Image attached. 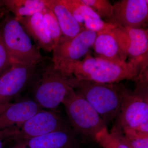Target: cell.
Returning <instances> with one entry per match:
<instances>
[{"label":"cell","mask_w":148,"mask_h":148,"mask_svg":"<svg viewBox=\"0 0 148 148\" xmlns=\"http://www.w3.org/2000/svg\"><path fill=\"white\" fill-rule=\"evenodd\" d=\"M140 71L139 67L130 61L114 63L93 57L89 51L82 60L72 66L71 77L74 75L79 79L113 84L125 79L137 80Z\"/></svg>","instance_id":"cell-1"},{"label":"cell","mask_w":148,"mask_h":148,"mask_svg":"<svg viewBox=\"0 0 148 148\" xmlns=\"http://www.w3.org/2000/svg\"><path fill=\"white\" fill-rule=\"evenodd\" d=\"M67 80L74 90L90 103L107 124L114 121L121 103L125 87L123 85L95 82L73 76L68 78Z\"/></svg>","instance_id":"cell-2"},{"label":"cell","mask_w":148,"mask_h":148,"mask_svg":"<svg viewBox=\"0 0 148 148\" xmlns=\"http://www.w3.org/2000/svg\"><path fill=\"white\" fill-rule=\"evenodd\" d=\"M0 34L13 63L38 65L48 61L14 15L8 13L0 25Z\"/></svg>","instance_id":"cell-3"},{"label":"cell","mask_w":148,"mask_h":148,"mask_svg":"<svg viewBox=\"0 0 148 148\" xmlns=\"http://www.w3.org/2000/svg\"><path fill=\"white\" fill-rule=\"evenodd\" d=\"M41 64L31 84L33 100L42 108L53 111L73 88L52 62L44 66Z\"/></svg>","instance_id":"cell-4"},{"label":"cell","mask_w":148,"mask_h":148,"mask_svg":"<svg viewBox=\"0 0 148 148\" xmlns=\"http://www.w3.org/2000/svg\"><path fill=\"white\" fill-rule=\"evenodd\" d=\"M70 124L77 133L94 139L95 134L107 127L94 108L73 88L62 101Z\"/></svg>","instance_id":"cell-5"},{"label":"cell","mask_w":148,"mask_h":148,"mask_svg":"<svg viewBox=\"0 0 148 148\" xmlns=\"http://www.w3.org/2000/svg\"><path fill=\"white\" fill-rule=\"evenodd\" d=\"M97 35L92 31L84 30L72 38L61 37L52 50L54 68L66 78L70 77L72 66L89 52Z\"/></svg>","instance_id":"cell-6"},{"label":"cell","mask_w":148,"mask_h":148,"mask_svg":"<svg viewBox=\"0 0 148 148\" xmlns=\"http://www.w3.org/2000/svg\"><path fill=\"white\" fill-rule=\"evenodd\" d=\"M70 127L59 114L42 110L18 127L0 130V135L6 142L15 143Z\"/></svg>","instance_id":"cell-7"},{"label":"cell","mask_w":148,"mask_h":148,"mask_svg":"<svg viewBox=\"0 0 148 148\" xmlns=\"http://www.w3.org/2000/svg\"><path fill=\"white\" fill-rule=\"evenodd\" d=\"M112 35L129 61L137 65L140 73L148 71V30L116 26L107 31Z\"/></svg>","instance_id":"cell-8"},{"label":"cell","mask_w":148,"mask_h":148,"mask_svg":"<svg viewBox=\"0 0 148 148\" xmlns=\"http://www.w3.org/2000/svg\"><path fill=\"white\" fill-rule=\"evenodd\" d=\"M148 114V93L132 92L124 87L111 132L123 134L125 130L135 129Z\"/></svg>","instance_id":"cell-9"},{"label":"cell","mask_w":148,"mask_h":148,"mask_svg":"<svg viewBox=\"0 0 148 148\" xmlns=\"http://www.w3.org/2000/svg\"><path fill=\"white\" fill-rule=\"evenodd\" d=\"M41 64H12L0 76V104L11 103L31 84Z\"/></svg>","instance_id":"cell-10"},{"label":"cell","mask_w":148,"mask_h":148,"mask_svg":"<svg viewBox=\"0 0 148 148\" xmlns=\"http://www.w3.org/2000/svg\"><path fill=\"white\" fill-rule=\"evenodd\" d=\"M110 24L116 26L143 28L148 21V0H121L115 3Z\"/></svg>","instance_id":"cell-11"},{"label":"cell","mask_w":148,"mask_h":148,"mask_svg":"<svg viewBox=\"0 0 148 148\" xmlns=\"http://www.w3.org/2000/svg\"><path fill=\"white\" fill-rule=\"evenodd\" d=\"M76 134L71 127L15 142L9 148H77Z\"/></svg>","instance_id":"cell-12"},{"label":"cell","mask_w":148,"mask_h":148,"mask_svg":"<svg viewBox=\"0 0 148 148\" xmlns=\"http://www.w3.org/2000/svg\"><path fill=\"white\" fill-rule=\"evenodd\" d=\"M76 20L85 30L97 33L107 32L115 25L103 21L92 9L81 0H61Z\"/></svg>","instance_id":"cell-13"},{"label":"cell","mask_w":148,"mask_h":148,"mask_svg":"<svg viewBox=\"0 0 148 148\" xmlns=\"http://www.w3.org/2000/svg\"><path fill=\"white\" fill-rule=\"evenodd\" d=\"M42 110L33 99L12 103L0 115V130L18 127Z\"/></svg>","instance_id":"cell-14"},{"label":"cell","mask_w":148,"mask_h":148,"mask_svg":"<svg viewBox=\"0 0 148 148\" xmlns=\"http://www.w3.org/2000/svg\"><path fill=\"white\" fill-rule=\"evenodd\" d=\"M17 20L30 38L34 40L37 47L47 52L52 51L54 45L45 25L42 12Z\"/></svg>","instance_id":"cell-15"},{"label":"cell","mask_w":148,"mask_h":148,"mask_svg":"<svg viewBox=\"0 0 148 148\" xmlns=\"http://www.w3.org/2000/svg\"><path fill=\"white\" fill-rule=\"evenodd\" d=\"M92 47L97 58L114 63L127 61V56L114 37L109 32L98 33Z\"/></svg>","instance_id":"cell-16"},{"label":"cell","mask_w":148,"mask_h":148,"mask_svg":"<svg viewBox=\"0 0 148 148\" xmlns=\"http://www.w3.org/2000/svg\"><path fill=\"white\" fill-rule=\"evenodd\" d=\"M46 6L52 11L61 29L62 36L72 38L84 31L61 0H45Z\"/></svg>","instance_id":"cell-17"},{"label":"cell","mask_w":148,"mask_h":148,"mask_svg":"<svg viewBox=\"0 0 148 148\" xmlns=\"http://www.w3.org/2000/svg\"><path fill=\"white\" fill-rule=\"evenodd\" d=\"M3 2L16 19L42 12L47 8L45 0H3Z\"/></svg>","instance_id":"cell-18"},{"label":"cell","mask_w":148,"mask_h":148,"mask_svg":"<svg viewBox=\"0 0 148 148\" xmlns=\"http://www.w3.org/2000/svg\"><path fill=\"white\" fill-rule=\"evenodd\" d=\"M94 140L102 148H130L122 134L110 132L107 127L97 132Z\"/></svg>","instance_id":"cell-19"},{"label":"cell","mask_w":148,"mask_h":148,"mask_svg":"<svg viewBox=\"0 0 148 148\" xmlns=\"http://www.w3.org/2000/svg\"><path fill=\"white\" fill-rule=\"evenodd\" d=\"M92 9L105 22L110 24L112 19L113 6L108 0H81Z\"/></svg>","instance_id":"cell-20"},{"label":"cell","mask_w":148,"mask_h":148,"mask_svg":"<svg viewBox=\"0 0 148 148\" xmlns=\"http://www.w3.org/2000/svg\"><path fill=\"white\" fill-rule=\"evenodd\" d=\"M42 14L46 28L54 46L62 37L61 29L55 15L49 8L47 7Z\"/></svg>","instance_id":"cell-21"},{"label":"cell","mask_w":148,"mask_h":148,"mask_svg":"<svg viewBox=\"0 0 148 148\" xmlns=\"http://www.w3.org/2000/svg\"><path fill=\"white\" fill-rule=\"evenodd\" d=\"M122 135L133 148H148V134L141 133L135 129H127Z\"/></svg>","instance_id":"cell-22"},{"label":"cell","mask_w":148,"mask_h":148,"mask_svg":"<svg viewBox=\"0 0 148 148\" xmlns=\"http://www.w3.org/2000/svg\"><path fill=\"white\" fill-rule=\"evenodd\" d=\"M12 64L0 34V76Z\"/></svg>","instance_id":"cell-23"},{"label":"cell","mask_w":148,"mask_h":148,"mask_svg":"<svg viewBox=\"0 0 148 148\" xmlns=\"http://www.w3.org/2000/svg\"><path fill=\"white\" fill-rule=\"evenodd\" d=\"M135 129L141 133L148 134V114L143 119Z\"/></svg>","instance_id":"cell-24"},{"label":"cell","mask_w":148,"mask_h":148,"mask_svg":"<svg viewBox=\"0 0 148 148\" xmlns=\"http://www.w3.org/2000/svg\"><path fill=\"white\" fill-rule=\"evenodd\" d=\"M10 12L4 4L3 1H0V17L4 18Z\"/></svg>","instance_id":"cell-25"},{"label":"cell","mask_w":148,"mask_h":148,"mask_svg":"<svg viewBox=\"0 0 148 148\" xmlns=\"http://www.w3.org/2000/svg\"><path fill=\"white\" fill-rule=\"evenodd\" d=\"M11 103H6V104H0V115L3 113L12 104Z\"/></svg>","instance_id":"cell-26"},{"label":"cell","mask_w":148,"mask_h":148,"mask_svg":"<svg viewBox=\"0 0 148 148\" xmlns=\"http://www.w3.org/2000/svg\"><path fill=\"white\" fill-rule=\"evenodd\" d=\"M6 142L0 135V148H3Z\"/></svg>","instance_id":"cell-27"},{"label":"cell","mask_w":148,"mask_h":148,"mask_svg":"<svg viewBox=\"0 0 148 148\" xmlns=\"http://www.w3.org/2000/svg\"><path fill=\"white\" fill-rule=\"evenodd\" d=\"M127 143H128V142H127ZM128 144H129V145L130 146V148H133V147H132V146H131V145H130V144H129V143H128Z\"/></svg>","instance_id":"cell-28"}]
</instances>
